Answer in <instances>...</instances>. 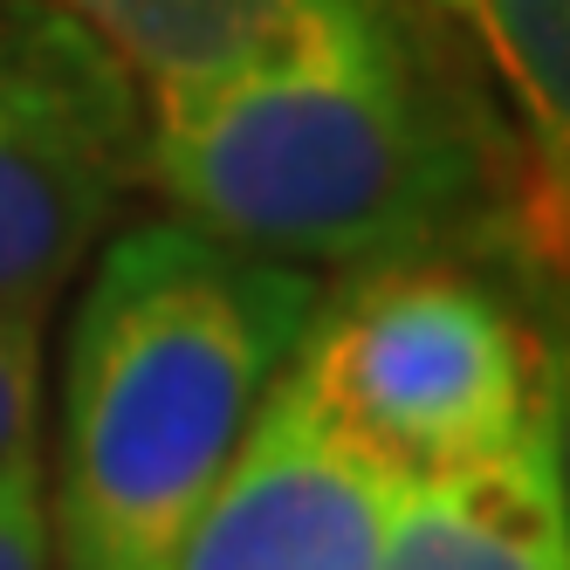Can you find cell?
Instances as JSON below:
<instances>
[{"label": "cell", "mask_w": 570, "mask_h": 570, "mask_svg": "<svg viewBox=\"0 0 570 570\" xmlns=\"http://www.w3.org/2000/svg\"><path fill=\"white\" fill-rule=\"evenodd\" d=\"M316 296L309 268L186 220L110 240L62 351L56 570H173Z\"/></svg>", "instance_id": "obj_1"}, {"label": "cell", "mask_w": 570, "mask_h": 570, "mask_svg": "<svg viewBox=\"0 0 570 570\" xmlns=\"http://www.w3.org/2000/svg\"><path fill=\"white\" fill-rule=\"evenodd\" d=\"M145 179L268 262H405L468 193L392 28L145 97Z\"/></svg>", "instance_id": "obj_2"}, {"label": "cell", "mask_w": 570, "mask_h": 570, "mask_svg": "<svg viewBox=\"0 0 570 570\" xmlns=\"http://www.w3.org/2000/svg\"><path fill=\"white\" fill-rule=\"evenodd\" d=\"M275 385L399 488L461 474L543 420L509 309L420 262H379L337 303L316 296Z\"/></svg>", "instance_id": "obj_3"}, {"label": "cell", "mask_w": 570, "mask_h": 570, "mask_svg": "<svg viewBox=\"0 0 570 570\" xmlns=\"http://www.w3.org/2000/svg\"><path fill=\"white\" fill-rule=\"evenodd\" d=\"M145 179V90L49 0H0V316L42 323Z\"/></svg>", "instance_id": "obj_4"}, {"label": "cell", "mask_w": 570, "mask_h": 570, "mask_svg": "<svg viewBox=\"0 0 570 570\" xmlns=\"http://www.w3.org/2000/svg\"><path fill=\"white\" fill-rule=\"evenodd\" d=\"M405 488L268 385L173 570H379Z\"/></svg>", "instance_id": "obj_5"}, {"label": "cell", "mask_w": 570, "mask_h": 570, "mask_svg": "<svg viewBox=\"0 0 570 570\" xmlns=\"http://www.w3.org/2000/svg\"><path fill=\"white\" fill-rule=\"evenodd\" d=\"M379 570H570L557 420L543 413L502 454L405 488Z\"/></svg>", "instance_id": "obj_6"}, {"label": "cell", "mask_w": 570, "mask_h": 570, "mask_svg": "<svg viewBox=\"0 0 570 570\" xmlns=\"http://www.w3.org/2000/svg\"><path fill=\"white\" fill-rule=\"evenodd\" d=\"M131 69L145 97L385 28L379 0H49Z\"/></svg>", "instance_id": "obj_7"}, {"label": "cell", "mask_w": 570, "mask_h": 570, "mask_svg": "<svg viewBox=\"0 0 570 570\" xmlns=\"http://www.w3.org/2000/svg\"><path fill=\"white\" fill-rule=\"evenodd\" d=\"M474 28L488 35L502 83L543 151L550 179L570 166V0H481Z\"/></svg>", "instance_id": "obj_8"}, {"label": "cell", "mask_w": 570, "mask_h": 570, "mask_svg": "<svg viewBox=\"0 0 570 570\" xmlns=\"http://www.w3.org/2000/svg\"><path fill=\"white\" fill-rule=\"evenodd\" d=\"M42 323L0 316V468L42 461Z\"/></svg>", "instance_id": "obj_9"}, {"label": "cell", "mask_w": 570, "mask_h": 570, "mask_svg": "<svg viewBox=\"0 0 570 570\" xmlns=\"http://www.w3.org/2000/svg\"><path fill=\"white\" fill-rule=\"evenodd\" d=\"M0 570H56L42 461H14V468H0Z\"/></svg>", "instance_id": "obj_10"}, {"label": "cell", "mask_w": 570, "mask_h": 570, "mask_svg": "<svg viewBox=\"0 0 570 570\" xmlns=\"http://www.w3.org/2000/svg\"><path fill=\"white\" fill-rule=\"evenodd\" d=\"M446 8H454V14H468V21H474V14H481V0H446Z\"/></svg>", "instance_id": "obj_11"}]
</instances>
